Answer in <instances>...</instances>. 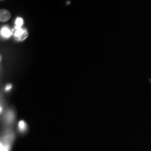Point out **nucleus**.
Listing matches in <instances>:
<instances>
[{"label": "nucleus", "instance_id": "f257e3e1", "mask_svg": "<svg viewBox=\"0 0 151 151\" xmlns=\"http://www.w3.org/2000/svg\"><path fill=\"white\" fill-rule=\"evenodd\" d=\"M16 29V28H15ZM14 36L16 38L18 39L19 41H24V39H27L28 33L26 30L22 29V28H20V29H16L14 32Z\"/></svg>", "mask_w": 151, "mask_h": 151}, {"label": "nucleus", "instance_id": "f03ea898", "mask_svg": "<svg viewBox=\"0 0 151 151\" xmlns=\"http://www.w3.org/2000/svg\"><path fill=\"white\" fill-rule=\"evenodd\" d=\"M11 13L8 10L1 9L0 11V20L1 22H6L11 18Z\"/></svg>", "mask_w": 151, "mask_h": 151}, {"label": "nucleus", "instance_id": "7ed1b4c3", "mask_svg": "<svg viewBox=\"0 0 151 151\" xmlns=\"http://www.w3.org/2000/svg\"><path fill=\"white\" fill-rule=\"evenodd\" d=\"M1 35L5 39H8L11 35V30L8 27H3L1 29Z\"/></svg>", "mask_w": 151, "mask_h": 151}, {"label": "nucleus", "instance_id": "20e7f679", "mask_svg": "<svg viewBox=\"0 0 151 151\" xmlns=\"http://www.w3.org/2000/svg\"><path fill=\"white\" fill-rule=\"evenodd\" d=\"M15 24H16V29H20L23 24V20L21 18H17L16 21H15Z\"/></svg>", "mask_w": 151, "mask_h": 151}, {"label": "nucleus", "instance_id": "39448f33", "mask_svg": "<svg viewBox=\"0 0 151 151\" xmlns=\"http://www.w3.org/2000/svg\"><path fill=\"white\" fill-rule=\"evenodd\" d=\"M25 123L23 121H20L19 122V129H20L21 131H24L25 129Z\"/></svg>", "mask_w": 151, "mask_h": 151}, {"label": "nucleus", "instance_id": "423d86ee", "mask_svg": "<svg viewBox=\"0 0 151 151\" xmlns=\"http://www.w3.org/2000/svg\"><path fill=\"white\" fill-rule=\"evenodd\" d=\"M10 88H11V86H8L6 87V90H8L10 89Z\"/></svg>", "mask_w": 151, "mask_h": 151}]
</instances>
